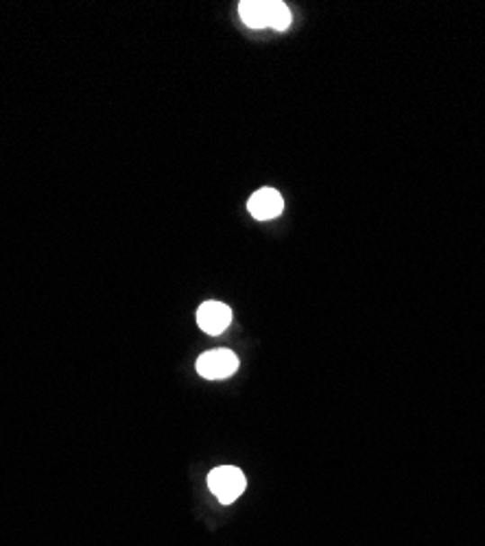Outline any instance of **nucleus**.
Segmentation results:
<instances>
[{"instance_id":"2","label":"nucleus","mask_w":485,"mask_h":546,"mask_svg":"<svg viewBox=\"0 0 485 546\" xmlns=\"http://www.w3.org/2000/svg\"><path fill=\"white\" fill-rule=\"evenodd\" d=\"M238 370V356L232 350H211L197 359V371L208 380H223Z\"/></svg>"},{"instance_id":"6","label":"nucleus","mask_w":485,"mask_h":546,"mask_svg":"<svg viewBox=\"0 0 485 546\" xmlns=\"http://www.w3.org/2000/svg\"><path fill=\"white\" fill-rule=\"evenodd\" d=\"M291 24V12L280 0H267V27L275 31H287Z\"/></svg>"},{"instance_id":"5","label":"nucleus","mask_w":485,"mask_h":546,"mask_svg":"<svg viewBox=\"0 0 485 546\" xmlns=\"http://www.w3.org/2000/svg\"><path fill=\"white\" fill-rule=\"evenodd\" d=\"M243 22L252 29L267 27V0H245L238 4Z\"/></svg>"},{"instance_id":"4","label":"nucleus","mask_w":485,"mask_h":546,"mask_svg":"<svg viewBox=\"0 0 485 546\" xmlns=\"http://www.w3.org/2000/svg\"><path fill=\"white\" fill-rule=\"evenodd\" d=\"M284 208V199L278 191L274 188H260L254 192L247 201V210L252 212V217H256L258 221H267V219H275Z\"/></svg>"},{"instance_id":"3","label":"nucleus","mask_w":485,"mask_h":546,"mask_svg":"<svg viewBox=\"0 0 485 546\" xmlns=\"http://www.w3.org/2000/svg\"><path fill=\"white\" fill-rule=\"evenodd\" d=\"M232 321V310L223 302H203L197 310V324L203 333L221 335Z\"/></svg>"},{"instance_id":"1","label":"nucleus","mask_w":485,"mask_h":546,"mask_svg":"<svg viewBox=\"0 0 485 546\" xmlns=\"http://www.w3.org/2000/svg\"><path fill=\"white\" fill-rule=\"evenodd\" d=\"M208 488H211V492L223 505H229L245 492L247 479H245V474L238 470V468L221 466L214 468V470L208 474Z\"/></svg>"}]
</instances>
